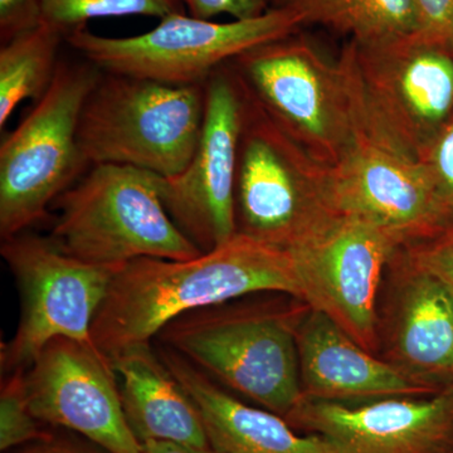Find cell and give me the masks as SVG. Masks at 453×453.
<instances>
[{"instance_id": "obj_1", "label": "cell", "mask_w": 453, "mask_h": 453, "mask_svg": "<svg viewBox=\"0 0 453 453\" xmlns=\"http://www.w3.org/2000/svg\"><path fill=\"white\" fill-rule=\"evenodd\" d=\"M258 294L303 301V285L288 250L250 235L237 234L195 258L134 259L113 276L92 323V340L111 359L150 344L179 316Z\"/></svg>"}, {"instance_id": "obj_2", "label": "cell", "mask_w": 453, "mask_h": 453, "mask_svg": "<svg viewBox=\"0 0 453 453\" xmlns=\"http://www.w3.org/2000/svg\"><path fill=\"white\" fill-rule=\"evenodd\" d=\"M246 299L187 312L157 338L211 380L286 418L303 396L297 327L309 306Z\"/></svg>"}, {"instance_id": "obj_3", "label": "cell", "mask_w": 453, "mask_h": 453, "mask_svg": "<svg viewBox=\"0 0 453 453\" xmlns=\"http://www.w3.org/2000/svg\"><path fill=\"white\" fill-rule=\"evenodd\" d=\"M360 139L422 163L453 119V50L418 32L339 57Z\"/></svg>"}, {"instance_id": "obj_4", "label": "cell", "mask_w": 453, "mask_h": 453, "mask_svg": "<svg viewBox=\"0 0 453 453\" xmlns=\"http://www.w3.org/2000/svg\"><path fill=\"white\" fill-rule=\"evenodd\" d=\"M204 111V85L103 73L83 105L80 150L89 166L115 164L174 177L195 154Z\"/></svg>"}, {"instance_id": "obj_5", "label": "cell", "mask_w": 453, "mask_h": 453, "mask_svg": "<svg viewBox=\"0 0 453 453\" xmlns=\"http://www.w3.org/2000/svg\"><path fill=\"white\" fill-rule=\"evenodd\" d=\"M50 234L67 255L94 265L138 258H195L203 253L170 219L160 175L133 166L98 164L57 199Z\"/></svg>"}, {"instance_id": "obj_6", "label": "cell", "mask_w": 453, "mask_h": 453, "mask_svg": "<svg viewBox=\"0 0 453 453\" xmlns=\"http://www.w3.org/2000/svg\"><path fill=\"white\" fill-rule=\"evenodd\" d=\"M240 81L243 116L234 192L237 234L292 250L338 214L329 199L332 168L295 142Z\"/></svg>"}, {"instance_id": "obj_7", "label": "cell", "mask_w": 453, "mask_h": 453, "mask_svg": "<svg viewBox=\"0 0 453 453\" xmlns=\"http://www.w3.org/2000/svg\"><path fill=\"white\" fill-rule=\"evenodd\" d=\"M103 71L61 61L49 91L0 145V235L23 234L89 168L80 150L83 105Z\"/></svg>"}, {"instance_id": "obj_8", "label": "cell", "mask_w": 453, "mask_h": 453, "mask_svg": "<svg viewBox=\"0 0 453 453\" xmlns=\"http://www.w3.org/2000/svg\"><path fill=\"white\" fill-rule=\"evenodd\" d=\"M301 26L300 14L282 4L261 17L226 23L172 14L133 37H104L83 27L68 33L65 42L103 73L169 85H205L222 65L261 44L295 35Z\"/></svg>"}, {"instance_id": "obj_9", "label": "cell", "mask_w": 453, "mask_h": 453, "mask_svg": "<svg viewBox=\"0 0 453 453\" xmlns=\"http://www.w3.org/2000/svg\"><path fill=\"white\" fill-rule=\"evenodd\" d=\"M229 64L268 115L327 168L362 142L342 65L297 33Z\"/></svg>"}, {"instance_id": "obj_10", "label": "cell", "mask_w": 453, "mask_h": 453, "mask_svg": "<svg viewBox=\"0 0 453 453\" xmlns=\"http://www.w3.org/2000/svg\"><path fill=\"white\" fill-rule=\"evenodd\" d=\"M0 253L22 303L16 333L0 350L3 372L26 371L53 339L94 342L92 323L122 265L88 264L26 232L2 240Z\"/></svg>"}, {"instance_id": "obj_11", "label": "cell", "mask_w": 453, "mask_h": 453, "mask_svg": "<svg viewBox=\"0 0 453 453\" xmlns=\"http://www.w3.org/2000/svg\"><path fill=\"white\" fill-rule=\"evenodd\" d=\"M401 247L380 226L335 214L288 250L303 285V303L326 315L360 347L377 354L380 283Z\"/></svg>"}, {"instance_id": "obj_12", "label": "cell", "mask_w": 453, "mask_h": 453, "mask_svg": "<svg viewBox=\"0 0 453 453\" xmlns=\"http://www.w3.org/2000/svg\"><path fill=\"white\" fill-rule=\"evenodd\" d=\"M201 138L183 172L160 177V193L170 219L202 252L237 234L235 177L243 116L240 79L226 64L204 85Z\"/></svg>"}, {"instance_id": "obj_13", "label": "cell", "mask_w": 453, "mask_h": 453, "mask_svg": "<svg viewBox=\"0 0 453 453\" xmlns=\"http://www.w3.org/2000/svg\"><path fill=\"white\" fill-rule=\"evenodd\" d=\"M25 383L42 423L77 432L109 453H142L111 359L94 342L53 339L26 369Z\"/></svg>"}, {"instance_id": "obj_14", "label": "cell", "mask_w": 453, "mask_h": 453, "mask_svg": "<svg viewBox=\"0 0 453 453\" xmlns=\"http://www.w3.org/2000/svg\"><path fill=\"white\" fill-rule=\"evenodd\" d=\"M286 421L334 453H453V384L427 396L339 403L303 396Z\"/></svg>"}, {"instance_id": "obj_15", "label": "cell", "mask_w": 453, "mask_h": 453, "mask_svg": "<svg viewBox=\"0 0 453 453\" xmlns=\"http://www.w3.org/2000/svg\"><path fill=\"white\" fill-rule=\"evenodd\" d=\"M329 199L336 213L380 226L402 247L442 234L423 163L365 140L330 170Z\"/></svg>"}, {"instance_id": "obj_16", "label": "cell", "mask_w": 453, "mask_h": 453, "mask_svg": "<svg viewBox=\"0 0 453 453\" xmlns=\"http://www.w3.org/2000/svg\"><path fill=\"white\" fill-rule=\"evenodd\" d=\"M386 360L429 388L453 384V292L398 250Z\"/></svg>"}, {"instance_id": "obj_17", "label": "cell", "mask_w": 453, "mask_h": 453, "mask_svg": "<svg viewBox=\"0 0 453 453\" xmlns=\"http://www.w3.org/2000/svg\"><path fill=\"white\" fill-rule=\"evenodd\" d=\"M303 396L339 403H365L395 396H427L423 386L388 360L360 347L323 312L310 309L297 327Z\"/></svg>"}, {"instance_id": "obj_18", "label": "cell", "mask_w": 453, "mask_h": 453, "mask_svg": "<svg viewBox=\"0 0 453 453\" xmlns=\"http://www.w3.org/2000/svg\"><path fill=\"white\" fill-rule=\"evenodd\" d=\"M159 354L195 401L217 452L334 453L325 438L301 434L279 414L243 403L174 351L162 347Z\"/></svg>"}, {"instance_id": "obj_19", "label": "cell", "mask_w": 453, "mask_h": 453, "mask_svg": "<svg viewBox=\"0 0 453 453\" xmlns=\"http://www.w3.org/2000/svg\"><path fill=\"white\" fill-rule=\"evenodd\" d=\"M111 362L125 416L140 442L166 441L213 449L195 401L151 344L127 349Z\"/></svg>"}, {"instance_id": "obj_20", "label": "cell", "mask_w": 453, "mask_h": 453, "mask_svg": "<svg viewBox=\"0 0 453 453\" xmlns=\"http://www.w3.org/2000/svg\"><path fill=\"white\" fill-rule=\"evenodd\" d=\"M303 18L349 35L357 43H378L418 32L414 0H285ZM281 4V5H282Z\"/></svg>"}, {"instance_id": "obj_21", "label": "cell", "mask_w": 453, "mask_h": 453, "mask_svg": "<svg viewBox=\"0 0 453 453\" xmlns=\"http://www.w3.org/2000/svg\"><path fill=\"white\" fill-rule=\"evenodd\" d=\"M64 33L42 25L2 44L0 49V129L23 101H38L58 70Z\"/></svg>"}, {"instance_id": "obj_22", "label": "cell", "mask_w": 453, "mask_h": 453, "mask_svg": "<svg viewBox=\"0 0 453 453\" xmlns=\"http://www.w3.org/2000/svg\"><path fill=\"white\" fill-rule=\"evenodd\" d=\"M186 13L180 0H43V25L68 33L89 20L130 16L154 17Z\"/></svg>"}, {"instance_id": "obj_23", "label": "cell", "mask_w": 453, "mask_h": 453, "mask_svg": "<svg viewBox=\"0 0 453 453\" xmlns=\"http://www.w3.org/2000/svg\"><path fill=\"white\" fill-rule=\"evenodd\" d=\"M27 398L25 371L9 372L0 392V449L29 445L52 436L41 428Z\"/></svg>"}, {"instance_id": "obj_24", "label": "cell", "mask_w": 453, "mask_h": 453, "mask_svg": "<svg viewBox=\"0 0 453 453\" xmlns=\"http://www.w3.org/2000/svg\"><path fill=\"white\" fill-rule=\"evenodd\" d=\"M443 232L453 228V119L423 159Z\"/></svg>"}, {"instance_id": "obj_25", "label": "cell", "mask_w": 453, "mask_h": 453, "mask_svg": "<svg viewBox=\"0 0 453 453\" xmlns=\"http://www.w3.org/2000/svg\"><path fill=\"white\" fill-rule=\"evenodd\" d=\"M402 250L411 264L436 277L453 292V228Z\"/></svg>"}, {"instance_id": "obj_26", "label": "cell", "mask_w": 453, "mask_h": 453, "mask_svg": "<svg viewBox=\"0 0 453 453\" xmlns=\"http://www.w3.org/2000/svg\"><path fill=\"white\" fill-rule=\"evenodd\" d=\"M189 16L211 20L214 17L229 16L234 20L261 17L270 11L273 0H180Z\"/></svg>"}, {"instance_id": "obj_27", "label": "cell", "mask_w": 453, "mask_h": 453, "mask_svg": "<svg viewBox=\"0 0 453 453\" xmlns=\"http://www.w3.org/2000/svg\"><path fill=\"white\" fill-rule=\"evenodd\" d=\"M43 23V0H0V40L3 43Z\"/></svg>"}, {"instance_id": "obj_28", "label": "cell", "mask_w": 453, "mask_h": 453, "mask_svg": "<svg viewBox=\"0 0 453 453\" xmlns=\"http://www.w3.org/2000/svg\"><path fill=\"white\" fill-rule=\"evenodd\" d=\"M419 35L453 50V0H414Z\"/></svg>"}, {"instance_id": "obj_29", "label": "cell", "mask_w": 453, "mask_h": 453, "mask_svg": "<svg viewBox=\"0 0 453 453\" xmlns=\"http://www.w3.org/2000/svg\"><path fill=\"white\" fill-rule=\"evenodd\" d=\"M19 453H109L95 443H85L81 441L65 440L50 436L46 440L29 443L27 449Z\"/></svg>"}, {"instance_id": "obj_30", "label": "cell", "mask_w": 453, "mask_h": 453, "mask_svg": "<svg viewBox=\"0 0 453 453\" xmlns=\"http://www.w3.org/2000/svg\"><path fill=\"white\" fill-rule=\"evenodd\" d=\"M142 445V453H219L214 449H196L166 441H148Z\"/></svg>"}, {"instance_id": "obj_31", "label": "cell", "mask_w": 453, "mask_h": 453, "mask_svg": "<svg viewBox=\"0 0 453 453\" xmlns=\"http://www.w3.org/2000/svg\"><path fill=\"white\" fill-rule=\"evenodd\" d=\"M276 2H279L280 3V5L282 4L283 2H285V0H276Z\"/></svg>"}]
</instances>
